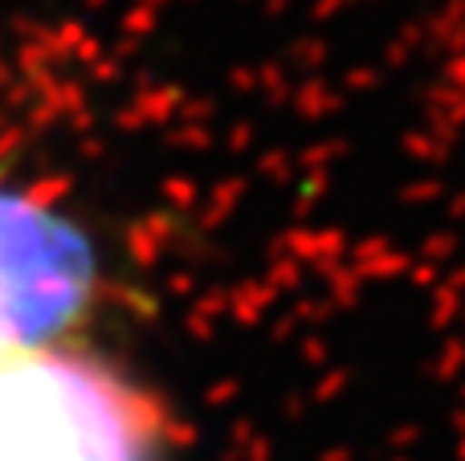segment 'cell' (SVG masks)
I'll return each mask as SVG.
<instances>
[{
	"instance_id": "1",
	"label": "cell",
	"mask_w": 465,
	"mask_h": 461,
	"mask_svg": "<svg viewBox=\"0 0 465 461\" xmlns=\"http://www.w3.org/2000/svg\"><path fill=\"white\" fill-rule=\"evenodd\" d=\"M172 417L143 384L74 348L0 356V461H168Z\"/></svg>"
},
{
	"instance_id": "2",
	"label": "cell",
	"mask_w": 465,
	"mask_h": 461,
	"mask_svg": "<svg viewBox=\"0 0 465 461\" xmlns=\"http://www.w3.org/2000/svg\"><path fill=\"white\" fill-rule=\"evenodd\" d=\"M98 286L90 237L65 212L0 184V356L49 348L86 319Z\"/></svg>"
}]
</instances>
